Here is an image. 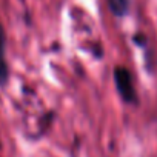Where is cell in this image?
Here are the masks:
<instances>
[{
    "label": "cell",
    "mask_w": 157,
    "mask_h": 157,
    "mask_svg": "<svg viewBox=\"0 0 157 157\" xmlns=\"http://www.w3.org/2000/svg\"><path fill=\"white\" fill-rule=\"evenodd\" d=\"M114 82H116V88L119 91V94L122 96V99L128 103H134L137 100V94H136V88H134V80L131 72L123 68V66H117L114 69Z\"/></svg>",
    "instance_id": "cell-1"
},
{
    "label": "cell",
    "mask_w": 157,
    "mask_h": 157,
    "mask_svg": "<svg viewBox=\"0 0 157 157\" xmlns=\"http://www.w3.org/2000/svg\"><path fill=\"white\" fill-rule=\"evenodd\" d=\"M5 48H6V36L2 23H0V85L2 86L8 80V65L5 59Z\"/></svg>",
    "instance_id": "cell-2"
},
{
    "label": "cell",
    "mask_w": 157,
    "mask_h": 157,
    "mask_svg": "<svg viewBox=\"0 0 157 157\" xmlns=\"http://www.w3.org/2000/svg\"><path fill=\"white\" fill-rule=\"evenodd\" d=\"M108 5L116 16H125L129 8V0H108Z\"/></svg>",
    "instance_id": "cell-3"
}]
</instances>
